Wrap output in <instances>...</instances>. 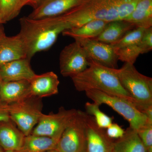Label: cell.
<instances>
[{
	"label": "cell",
	"instance_id": "34",
	"mask_svg": "<svg viewBox=\"0 0 152 152\" xmlns=\"http://www.w3.org/2000/svg\"><path fill=\"white\" fill-rule=\"evenodd\" d=\"M2 81V79L1 78V76H0V84H1ZM0 102H1V100H0Z\"/></svg>",
	"mask_w": 152,
	"mask_h": 152
},
{
	"label": "cell",
	"instance_id": "9",
	"mask_svg": "<svg viewBox=\"0 0 152 152\" xmlns=\"http://www.w3.org/2000/svg\"><path fill=\"white\" fill-rule=\"evenodd\" d=\"M88 56L78 41L75 40L62 50L59 57L60 72L64 77L80 73L89 64Z\"/></svg>",
	"mask_w": 152,
	"mask_h": 152
},
{
	"label": "cell",
	"instance_id": "18",
	"mask_svg": "<svg viewBox=\"0 0 152 152\" xmlns=\"http://www.w3.org/2000/svg\"><path fill=\"white\" fill-rule=\"evenodd\" d=\"M135 28L134 25L124 20L109 22L102 32L97 37L93 39L112 45L120 40L127 33Z\"/></svg>",
	"mask_w": 152,
	"mask_h": 152
},
{
	"label": "cell",
	"instance_id": "12",
	"mask_svg": "<svg viewBox=\"0 0 152 152\" xmlns=\"http://www.w3.org/2000/svg\"><path fill=\"white\" fill-rule=\"evenodd\" d=\"M83 0H44L28 17L39 19L61 15L81 4Z\"/></svg>",
	"mask_w": 152,
	"mask_h": 152
},
{
	"label": "cell",
	"instance_id": "27",
	"mask_svg": "<svg viewBox=\"0 0 152 152\" xmlns=\"http://www.w3.org/2000/svg\"><path fill=\"white\" fill-rule=\"evenodd\" d=\"M106 129V134L111 139L121 138L125 134V130L119 125L115 123H112Z\"/></svg>",
	"mask_w": 152,
	"mask_h": 152
},
{
	"label": "cell",
	"instance_id": "32",
	"mask_svg": "<svg viewBox=\"0 0 152 152\" xmlns=\"http://www.w3.org/2000/svg\"><path fill=\"white\" fill-rule=\"evenodd\" d=\"M3 152H21L20 151H4Z\"/></svg>",
	"mask_w": 152,
	"mask_h": 152
},
{
	"label": "cell",
	"instance_id": "2",
	"mask_svg": "<svg viewBox=\"0 0 152 152\" xmlns=\"http://www.w3.org/2000/svg\"><path fill=\"white\" fill-rule=\"evenodd\" d=\"M89 61V64L86 70L71 77L77 91L97 90L122 98L137 106V102L121 84L114 69L105 66L92 60Z\"/></svg>",
	"mask_w": 152,
	"mask_h": 152
},
{
	"label": "cell",
	"instance_id": "30",
	"mask_svg": "<svg viewBox=\"0 0 152 152\" xmlns=\"http://www.w3.org/2000/svg\"><path fill=\"white\" fill-rule=\"evenodd\" d=\"M4 29L2 24H0V41L4 36L5 35Z\"/></svg>",
	"mask_w": 152,
	"mask_h": 152
},
{
	"label": "cell",
	"instance_id": "29",
	"mask_svg": "<svg viewBox=\"0 0 152 152\" xmlns=\"http://www.w3.org/2000/svg\"><path fill=\"white\" fill-rule=\"evenodd\" d=\"M44 0H22V6L23 7L25 6H30L35 9Z\"/></svg>",
	"mask_w": 152,
	"mask_h": 152
},
{
	"label": "cell",
	"instance_id": "25",
	"mask_svg": "<svg viewBox=\"0 0 152 152\" xmlns=\"http://www.w3.org/2000/svg\"><path fill=\"white\" fill-rule=\"evenodd\" d=\"M145 29L142 28L136 27L127 33L120 40L111 45L115 50L135 45L140 41Z\"/></svg>",
	"mask_w": 152,
	"mask_h": 152
},
{
	"label": "cell",
	"instance_id": "11",
	"mask_svg": "<svg viewBox=\"0 0 152 152\" xmlns=\"http://www.w3.org/2000/svg\"><path fill=\"white\" fill-rule=\"evenodd\" d=\"M104 129L98 126L92 116L87 115L86 152H113L114 142Z\"/></svg>",
	"mask_w": 152,
	"mask_h": 152
},
{
	"label": "cell",
	"instance_id": "24",
	"mask_svg": "<svg viewBox=\"0 0 152 152\" xmlns=\"http://www.w3.org/2000/svg\"><path fill=\"white\" fill-rule=\"evenodd\" d=\"M100 105L96 103L89 102L85 104L86 113L94 119L96 124L99 127L106 129L113 123V118L102 111Z\"/></svg>",
	"mask_w": 152,
	"mask_h": 152
},
{
	"label": "cell",
	"instance_id": "22",
	"mask_svg": "<svg viewBox=\"0 0 152 152\" xmlns=\"http://www.w3.org/2000/svg\"><path fill=\"white\" fill-rule=\"evenodd\" d=\"M58 140L45 136L30 134L25 136L21 152H46L56 149Z\"/></svg>",
	"mask_w": 152,
	"mask_h": 152
},
{
	"label": "cell",
	"instance_id": "26",
	"mask_svg": "<svg viewBox=\"0 0 152 152\" xmlns=\"http://www.w3.org/2000/svg\"><path fill=\"white\" fill-rule=\"evenodd\" d=\"M148 152H152V124H147L137 131Z\"/></svg>",
	"mask_w": 152,
	"mask_h": 152
},
{
	"label": "cell",
	"instance_id": "33",
	"mask_svg": "<svg viewBox=\"0 0 152 152\" xmlns=\"http://www.w3.org/2000/svg\"><path fill=\"white\" fill-rule=\"evenodd\" d=\"M4 152V151H3V149L0 146V152Z\"/></svg>",
	"mask_w": 152,
	"mask_h": 152
},
{
	"label": "cell",
	"instance_id": "20",
	"mask_svg": "<svg viewBox=\"0 0 152 152\" xmlns=\"http://www.w3.org/2000/svg\"><path fill=\"white\" fill-rule=\"evenodd\" d=\"M108 23L102 20H93L78 27L64 30L62 34L63 36L73 38L75 40L94 39L102 32Z\"/></svg>",
	"mask_w": 152,
	"mask_h": 152
},
{
	"label": "cell",
	"instance_id": "10",
	"mask_svg": "<svg viewBox=\"0 0 152 152\" xmlns=\"http://www.w3.org/2000/svg\"><path fill=\"white\" fill-rule=\"evenodd\" d=\"M75 40L81 45L89 60L107 67L117 69L118 59L111 45L93 39H80Z\"/></svg>",
	"mask_w": 152,
	"mask_h": 152
},
{
	"label": "cell",
	"instance_id": "4",
	"mask_svg": "<svg viewBox=\"0 0 152 152\" xmlns=\"http://www.w3.org/2000/svg\"><path fill=\"white\" fill-rule=\"evenodd\" d=\"M114 72L125 90L137 102L138 109L141 106L152 105V78L137 70L134 64L125 63Z\"/></svg>",
	"mask_w": 152,
	"mask_h": 152
},
{
	"label": "cell",
	"instance_id": "8",
	"mask_svg": "<svg viewBox=\"0 0 152 152\" xmlns=\"http://www.w3.org/2000/svg\"><path fill=\"white\" fill-rule=\"evenodd\" d=\"M77 110L75 109L66 110L64 107H61L56 113H43L31 134L45 136L59 140Z\"/></svg>",
	"mask_w": 152,
	"mask_h": 152
},
{
	"label": "cell",
	"instance_id": "16",
	"mask_svg": "<svg viewBox=\"0 0 152 152\" xmlns=\"http://www.w3.org/2000/svg\"><path fill=\"white\" fill-rule=\"evenodd\" d=\"M29 97H30L29 81H2L0 84V100L2 102L9 104Z\"/></svg>",
	"mask_w": 152,
	"mask_h": 152
},
{
	"label": "cell",
	"instance_id": "31",
	"mask_svg": "<svg viewBox=\"0 0 152 152\" xmlns=\"http://www.w3.org/2000/svg\"><path fill=\"white\" fill-rule=\"evenodd\" d=\"M46 152H59V151H58L56 149H54V150H50V151H48Z\"/></svg>",
	"mask_w": 152,
	"mask_h": 152
},
{
	"label": "cell",
	"instance_id": "28",
	"mask_svg": "<svg viewBox=\"0 0 152 152\" xmlns=\"http://www.w3.org/2000/svg\"><path fill=\"white\" fill-rule=\"evenodd\" d=\"M10 120L7 104L0 102V122Z\"/></svg>",
	"mask_w": 152,
	"mask_h": 152
},
{
	"label": "cell",
	"instance_id": "17",
	"mask_svg": "<svg viewBox=\"0 0 152 152\" xmlns=\"http://www.w3.org/2000/svg\"><path fill=\"white\" fill-rule=\"evenodd\" d=\"M25 137L11 120L0 122V146L4 151H20Z\"/></svg>",
	"mask_w": 152,
	"mask_h": 152
},
{
	"label": "cell",
	"instance_id": "5",
	"mask_svg": "<svg viewBox=\"0 0 152 152\" xmlns=\"http://www.w3.org/2000/svg\"><path fill=\"white\" fill-rule=\"evenodd\" d=\"M87 97L100 106L107 105L126 120L129 127L137 131L147 124H152L133 103L122 98L109 94L97 90L85 92Z\"/></svg>",
	"mask_w": 152,
	"mask_h": 152
},
{
	"label": "cell",
	"instance_id": "15",
	"mask_svg": "<svg viewBox=\"0 0 152 152\" xmlns=\"http://www.w3.org/2000/svg\"><path fill=\"white\" fill-rule=\"evenodd\" d=\"M25 58H27V52L20 35L12 37L4 36L0 41V66Z\"/></svg>",
	"mask_w": 152,
	"mask_h": 152
},
{
	"label": "cell",
	"instance_id": "19",
	"mask_svg": "<svg viewBox=\"0 0 152 152\" xmlns=\"http://www.w3.org/2000/svg\"><path fill=\"white\" fill-rule=\"evenodd\" d=\"M124 20L136 27H152V0H139L132 12Z\"/></svg>",
	"mask_w": 152,
	"mask_h": 152
},
{
	"label": "cell",
	"instance_id": "13",
	"mask_svg": "<svg viewBox=\"0 0 152 152\" xmlns=\"http://www.w3.org/2000/svg\"><path fill=\"white\" fill-rule=\"evenodd\" d=\"M29 81L30 96L42 99L57 94L60 81L53 72L36 75Z\"/></svg>",
	"mask_w": 152,
	"mask_h": 152
},
{
	"label": "cell",
	"instance_id": "21",
	"mask_svg": "<svg viewBox=\"0 0 152 152\" xmlns=\"http://www.w3.org/2000/svg\"><path fill=\"white\" fill-rule=\"evenodd\" d=\"M113 152H148L137 131L130 127L123 137L114 143Z\"/></svg>",
	"mask_w": 152,
	"mask_h": 152
},
{
	"label": "cell",
	"instance_id": "23",
	"mask_svg": "<svg viewBox=\"0 0 152 152\" xmlns=\"http://www.w3.org/2000/svg\"><path fill=\"white\" fill-rule=\"evenodd\" d=\"M22 0H0V24L16 18L23 7Z\"/></svg>",
	"mask_w": 152,
	"mask_h": 152
},
{
	"label": "cell",
	"instance_id": "1",
	"mask_svg": "<svg viewBox=\"0 0 152 152\" xmlns=\"http://www.w3.org/2000/svg\"><path fill=\"white\" fill-rule=\"evenodd\" d=\"M139 0H83L80 4L58 16L65 30L78 27L94 20L109 22L124 20Z\"/></svg>",
	"mask_w": 152,
	"mask_h": 152
},
{
	"label": "cell",
	"instance_id": "7",
	"mask_svg": "<svg viewBox=\"0 0 152 152\" xmlns=\"http://www.w3.org/2000/svg\"><path fill=\"white\" fill-rule=\"evenodd\" d=\"M87 115L86 112L77 110L58 141V151L86 152Z\"/></svg>",
	"mask_w": 152,
	"mask_h": 152
},
{
	"label": "cell",
	"instance_id": "14",
	"mask_svg": "<svg viewBox=\"0 0 152 152\" xmlns=\"http://www.w3.org/2000/svg\"><path fill=\"white\" fill-rule=\"evenodd\" d=\"M31 60L20 59L0 66V76L3 81H30L36 74L30 65Z\"/></svg>",
	"mask_w": 152,
	"mask_h": 152
},
{
	"label": "cell",
	"instance_id": "6",
	"mask_svg": "<svg viewBox=\"0 0 152 152\" xmlns=\"http://www.w3.org/2000/svg\"><path fill=\"white\" fill-rule=\"evenodd\" d=\"M42 99L29 97L8 104L10 118L25 136L31 133L42 115Z\"/></svg>",
	"mask_w": 152,
	"mask_h": 152
},
{
	"label": "cell",
	"instance_id": "3",
	"mask_svg": "<svg viewBox=\"0 0 152 152\" xmlns=\"http://www.w3.org/2000/svg\"><path fill=\"white\" fill-rule=\"evenodd\" d=\"M19 34L24 42L31 60L37 53L51 48L60 34L64 31L53 17L32 19L23 17L20 19Z\"/></svg>",
	"mask_w": 152,
	"mask_h": 152
}]
</instances>
